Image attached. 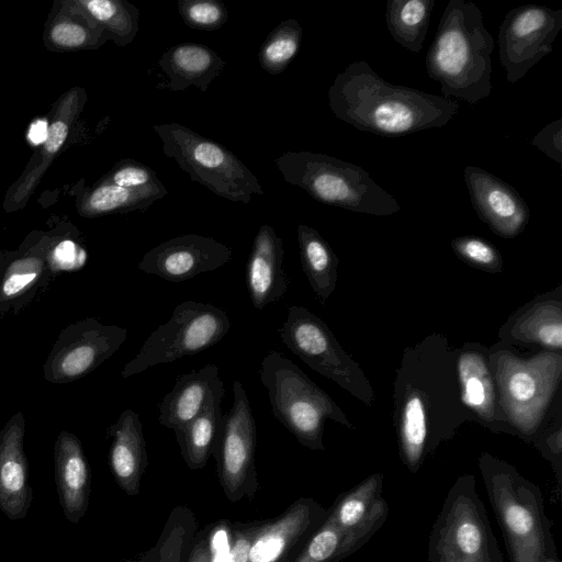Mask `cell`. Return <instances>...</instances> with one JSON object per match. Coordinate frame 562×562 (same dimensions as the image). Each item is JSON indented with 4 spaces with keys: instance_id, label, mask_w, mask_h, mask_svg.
Instances as JSON below:
<instances>
[{
    "instance_id": "cell-10",
    "label": "cell",
    "mask_w": 562,
    "mask_h": 562,
    "mask_svg": "<svg viewBox=\"0 0 562 562\" xmlns=\"http://www.w3.org/2000/svg\"><path fill=\"white\" fill-rule=\"evenodd\" d=\"M561 29V9L525 4L506 13L498 31V56L508 82H517L552 53Z\"/></svg>"
},
{
    "instance_id": "cell-19",
    "label": "cell",
    "mask_w": 562,
    "mask_h": 562,
    "mask_svg": "<svg viewBox=\"0 0 562 562\" xmlns=\"http://www.w3.org/2000/svg\"><path fill=\"white\" fill-rule=\"evenodd\" d=\"M279 335L282 342L311 368L330 378L339 376L337 345L325 324L310 311L289 306Z\"/></svg>"
},
{
    "instance_id": "cell-4",
    "label": "cell",
    "mask_w": 562,
    "mask_h": 562,
    "mask_svg": "<svg viewBox=\"0 0 562 562\" xmlns=\"http://www.w3.org/2000/svg\"><path fill=\"white\" fill-rule=\"evenodd\" d=\"M274 162L286 182L323 204L378 216L401 210L394 196L351 162L307 150L285 151Z\"/></svg>"
},
{
    "instance_id": "cell-14",
    "label": "cell",
    "mask_w": 562,
    "mask_h": 562,
    "mask_svg": "<svg viewBox=\"0 0 562 562\" xmlns=\"http://www.w3.org/2000/svg\"><path fill=\"white\" fill-rule=\"evenodd\" d=\"M47 236L32 232L16 250L0 254V314H19L54 278L46 259Z\"/></svg>"
},
{
    "instance_id": "cell-28",
    "label": "cell",
    "mask_w": 562,
    "mask_h": 562,
    "mask_svg": "<svg viewBox=\"0 0 562 562\" xmlns=\"http://www.w3.org/2000/svg\"><path fill=\"white\" fill-rule=\"evenodd\" d=\"M435 3V0H389L385 21L392 38L411 53H419Z\"/></svg>"
},
{
    "instance_id": "cell-9",
    "label": "cell",
    "mask_w": 562,
    "mask_h": 562,
    "mask_svg": "<svg viewBox=\"0 0 562 562\" xmlns=\"http://www.w3.org/2000/svg\"><path fill=\"white\" fill-rule=\"evenodd\" d=\"M127 338V329L104 325L94 317L66 326L43 364L44 379L53 384L75 382L91 373Z\"/></svg>"
},
{
    "instance_id": "cell-16",
    "label": "cell",
    "mask_w": 562,
    "mask_h": 562,
    "mask_svg": "<svg viewBox=\"0 0 562 562\" xmlns=\"http://www.w3.org/2000/svg\"><path fill=\"white\" fill-rule=\"evenodd\" d=\"M463 175L473 209L493 232L514 237L526 227L530 211L515 188L476 166L465 167Z\"/></svg>"
},
{
    "instance_id": "cell-34",
    "label": "cell",
    "mask_w": 562,
    "mask_h": 562,
    "mask_svg": "<svg viewBox=\"0 0 562 562\" xmlns=\"http://www.w3.org/2000/svg\"><path fill=\"white\" fill-rule=\"evenodd\" d=\"M46 259L53 277L64 272H77L85 268L88 251L77 236L66 233H46Z\"/></svg>"
},
{
    "instance_id": "cell-31",
    "label": "cell",
    "mask_w": 562,
    "mask_h": 562,
    "mask_svg": "<svg viewBox=\"0 0 562 562\" xmlns=\"http://www.w3.org/2000/svg\"><path fill=\"white\" fill-rule=\"evenodd\" d=\"M303 29L295 19L279 23L262 43L258 57L261 68L271 75L283 72L296 56Z\"/></svg>"
},
{
    "instance_id": "cell-15",
    "label": "cell",
    "mask_w": 562,
    "mask_h": 562,
    "mask_svg": "<svg viewBox=\"0 0 562 562\" xmlns=\"http://www.w3.org/2000/svg\"><path fill=\"white\" fill-rule=\"evenodd\" d=\"M327 509L312 498H300L273 520L259 522L247 562H288L296 557L322 525Z\"/></svg>"
},
{
    "instance_id": "cell-6",
    "label": "cell",
    "mask_w": 562,
    "mask_h": 562,
    "mask_svg": "<svg viewBox=\"0 0 562 562\" xmlns=\"http://www.w3.org/2000/svg\"><path fill=\"white\" fill-rule=\"evenodd\" d=\"M153 130L161 140L162 153L214 194L243 203H249L252 194H263L257 177L222 144L176 122L156 124Z\"/></svg>"
},
{
    "instance_id": "cell-24",
    "label": "cell",
    "mask_w": 562,
    "mask_h": 562,
    "mask_svg": "<svg viewBox=\"0 0 562 562\" xmlns=\"http://www.w3.org/2000/svg\"><path fill=\"white\" fill-rule=\"evenodd\" d=\"M108 37L104 30L80 11L72 0H55L44 24L43 43L53 53L98 49Z\"/></svg>"
},
{
    "instance_id": "cell-43",
    "label": "cell",
    "mask_w": 562,
    "mask_h": 562,
    "mask_svg": "<svg viewBox=\"0 0 562 562\" xmlns=\"http://www.w3.org/2000/svg\"><path fill=\"white\" fill-rule=\"evenodd\" d=\"M542 562H561V561L558 558V554H554V555H550V557L543 559Z\"/></svg>"
},
{
    "instance_id": "cell-11",
    "label": "cell",
    "mask_w": 562,
    "mask_h": 562,
    "mask_svg": "<svg viewBox=\"0 0 562 562\" xmlns=\"http://www.w3.org/2000/svg\"><path fill=\"white\" fill-rule=\"evenodd\" d=\"M256 423L241 382H233V405L214 456L225 495L236 502L256 486Z\"/></svg>"
},
{
    "instance_id": "cell-37",
    "label": "cell",
    "mask_w": 562,
    "mask_h": 562,
    "mask_svg": "<svg viewBox=\"0 0 562 562\" xmlns=\"http://www.w3.org/2000/svg\"><path fill=\"white\" fill-rule=\"evenodd\" d=\"M452 246L460 256L479 266H494L499 259L495 248L479 237H460L452 241Z\"/></svg>"
},
{
    "instance_id": "cell-29",
    "label": "cell",
    "mask_w": 562,
    "mask_h": 562,
    "mask_svg": "<svg viewBox=\"0 0 562 562\" xmlns=\"http://www.w3.org/2000/svg\"><path fill=\"white\" fill-rule=\"evenodd\" d=\"M297 240L303 270L316 294L325 300L334 288L337 258L313 227L300 224Z\"/></svg>"
},
{
    "instance_id": "cell-36",
    "label": "cell",
    "mask_w": 562,
    "mask_h": 562,
    "mask_svg": "<svg viewBox=\"0 0 562 562\" xmlns=\"http://www.w3.org/2000/svg\"><path fill=\"white\" fill-rule=\"evenodd\" d=\"M127 189H139L160 181L148 166L131 158H124L99 180Z\"/></svg>"
},
{
    "instance_id": "cell-5",
    "label": "cell",
    "mask_w": 562,
    "mask_h": 562,
    "mask_svg": "<svg viewBox=\"0 0 562 562\" xmlns=\"http://www.w3.org/2000/svg\"><path fill=\"white\" fill-rule=\"evenodd\" d=\"M428 562H504L472 475L450 487L429 533Z\"/></svg>"
},
{
    "instance_id": "cell-3",
    "label": "cell",
    "mask_w": 562,
    "mask_h": 562,
    "mask_svg": "<svg viewBox=\"0 0 562 562\" xmlns=\"http://www.w3.org/2000/svg\"><path fill=\"white\" fill-rule=\"evenodd\" d=\"M480 469L510 562H542L558 554L540 488L490 457L482 458Z\"/></svg>"
},
{
    "instance_id": "cell-20",
    "label": "cell",
    "mask_w": 562,
    "mask_h": 562,
    "mask_svg": "<svg viewBox=\"0 0 562 562\" xmlns=\"http://www.w3.org/2000/svg\"><path fill=\"white\" fill-rule=\"evenodd\" d=\"M55 481L66 519L78 524L89 506L91 471L79 438L61 430L54 443Z\"/></svg>"
},
{
    "instance_id": "cell-2",
    "label": "cell",
    "mask_w": 562,
    "mask_h": 562,
    "mask_svg": "<svg viewBox=\"0 0 562 562\" xmlns=\"http://www.w3.org/2000/svg\"><path fill=\"white\" fill-rule=\"evenodd\" d=\"M494 38L479 7L450 0L426 55L429 78L440 83L441 97L474 105L492 92Z\"/></svg>"
},
{
    "instance_id": "cell-40",
    "label": "cell",
    "mask_w": 562,
    "mask_h": 562,
    "mask_svg": "<svg viewBox=\"0 0 562 562\" xmlns=\"http://www.w3.org/2000/svg\"><path fill=\"white\" fill-rule=\"evenodd\" d=\"M257 526L232 527L229 562H247Z\"/></svg>"
},
{
    "instance_id": "cell-42",
    "label": "cell",
    "mask_w": 562,
    "mask_h": 562,
    "mask_svg": "<svg viewBox=\"0 0 562 562\" xmlns=\"http://www.w3.org/2000/svg\"><path fill=\"white\" fill-rule=\"evenodd\" d=\"M539 338L543 344L550 347L560 348L562 340V328L560 322L541 327Z\"/></svg>"
},
{
    "instance_id": "cell-23",
    "label": "cell",
    "mask_w": 562,
    "mask_h": 562,
    "mask_svg": "<svg viewBox=\"0 0 562 562\" xmlns=\"http://www.w3.org/2000/svg\"><path fill=\"white\" fill-rule=\"evenodd\" d=\"M112 438L109 463L119 486L128 495L139 491L140 479L147 465L146 442L139 416L127 408L109 428Z\"/></svg>"
},
{
    "instance_id": "cell-18",
    "label": "cell",
    "mask_w": 562,
    "mask_h": 562,
    "mask_svg": "<svg viewBox=\"0 0 562 562\" xmlns=\"http://www.w3.org/2000/svg\"><path fill=\"white\" fill-rule=\"evenodd\" d=\"M25 417L18 412L0 430V509L11 520L26 516L33 501L24 451Z\"/></svg>"
},
{
    "instance_id": "cell-8",
    "label": "cell",
    "mask_w": 562,
    "mask_h": 562,
    "mask_svg": "<svg viewBox=\"0 0 562 562\" xmlns=\"http://www.w3.org/2000/svg\"><path fill=\"white\" fill-rule=\"evenodd\" d=\"M229 328L225 311L209 303L182 302L167 323L151 331L121 375L130 378L150 367L199 353L221 341Z\"/></svg>"
},
{
    "instance_id": "cell-27",
    "label": "cell",
    "mask_w": 562,
    "mask_h": 562,
    "mask_svg": "<svg viewBox=\"0 0 562 562\" xmlns=\"http://www.w3.org/2000/svg\"><path fill=\"white\" fill-rule=\"evenodd\" d=\"M224 395L225 392L218 393L193 420L175 432L182 457L192 470L203 468L217 448L225 424L221 411Z\"/></svg>"
},
{
    "instance_id": "cell-1",
    "label": "cell",
    "mask_w": 562,
    "mask_h": 562,
    "mask_svg": "<svg viewBox=\"0 0 562 562\" xmlns=\"http://www.w3.org/2000/svg\"><path fill=\"white\" fill-rule=\"evenodd\" d=\"M328 102L337 119L384 137L442 127L459 111L457 100L392 85L364 60L350 63L335 77Z\"/></svg>"
},
{
    "instance_id": "cell-32",
    "label": "cell",
    "mask_w": 562,
    "mask_h": 562,
    "mask_svg": "<svg viewBox=\"0 0 562 562\" xmlns=\"http://www.w3.org/2000/svg\"><path fill=\"white\" fill-rule=\"evenodd\" d=\"M353 552L347 536L327 514L293 562H338Z\"/></svg>"
},
{
    "instance_id": "cell-30",
    "label": "cell",
    "mask_w": 562,
    "mask_h": 562,
    "mask_svg": "<svg viewBox=\"0 0 562 562\" xmlns=\"http://www.w3.org/2000/svg\"><path fill=\"white\" fill-rule=\"evenodd\" d=\"M72 3L98 23L108 41L119 46L133 42L138 32V9L125 0H72Z\"/></svg>"
},
{
    "instance_id": "cell-26",
    "label": "cell",
    "mask_w": 562,
    "mask_h": 562,
    "mask_svg": "<svg viewBox=\"0 0 562 562\" xmlns=\"http://www.w3.org/2000/svg\"><path fill=\"white\" fill-rule=\"evenodd\" d=\"M167 193L161 181L139 189L98 181L79 194L76 206L79 215L87 218L133 211L144 212Z\"/></svg>"
},
{
    "instance_id": "cell-12",
    "label": "cell",
    "mask_w": 562,
    "mask_h": 562,
    "mask_svg": "<svg viewBox=\"0 0 562 562\" xmlns=\"http://www.w3.org/2000/svg\"><path fill=\"white\" fill-rule=\"evenodd\" d=\"M87 100L82 87H72L55 101L40 148L34 151L21 176L5 192L3 210L7 213L20 211L27 204L47 169L68 140L71 127L80 116Z\"/></svg>"
},
{
    "instance_id": "cell-25",
    "label": "cell",
    "mask_w": 562,
    "mask_h": 562,
    "mask_svg": "<svg viewBox=\"0 0 562 562\" xmlns=\"http://www.w3.org/2000/svg\"><path fill=\"white\" fill-rule=\"evenodd\" d=\"M168 77L165 85L171 91H182L194 86L200 91L217 78L225 61L210 47L196 43H182L170 47L158 60Z\"/></svg>"
},
{
    "instance_id": "cell-38",
    "label": "cell",
    "mask_w": 562,
    "mask_h": 562,
    "mask_svg": "<svg viewBox=\"0 0 562 562\" xmlns=\"http://www.w3.org/2000/svg\"><path fill=\"white\" fill-rule=\"evenodd\" d=\"M531 144L544 153L549 158L562 164V120L558 119L540 130Z\"/></svg>"
},
{
    "instance_id": "cell-22",
    "label": "cell",
    "mask_w": 562,
    "mask_h": 562,
    "mask_svg": "<svg viewBox=\"0 0 562 562\" xmlns=\"http://www.w3.org/2000/svg\"><path fill=\"white\" fill-rule=\"evenodd\" d=\"M221 392L224 382L215 364L182 374L159 405V422L175 432L193 420Z\"/></svg>"
},
{
    "instance_id": "cell-21",
    "label": "cell",
    "mask_w": 562,
    "mask_h": 562,
    "mask_svg": "<svg viewBox=\"0 0 562 562\" xmlns=\"http://www.w3.org/2000/svg\"><path fill=\"white\" fill-rule=\"evenodd\" d=\"M282 239L268 224L256 234L246 265V283L255 308L279 301L288 290V278L282 267Z\"/></svg>"
},
{
    "instance_id": "cell-17",
    "label": "cell",
    "mask_w": 562,
    "mask_h": 562,
    "mask_svg": "<svg viewBox=\"0 0 562 562\" xmlns=\"http://www.w3.org/2000/svg\"><path fill=\"white\" fill-rule=\"evenodd\" d=\"M382 474H372L340 494L327 509L328 516L347 536L355 551L367 543L387 518L389 506L382 495Z\"/></svg>"
},
{
    "instance_id": "cell-33",
    "label": "cell",
    "mask_w": 562,
    "mask_h": 562,
    "mask_svg": "<svg viewBox=\"0 0 562 562\" xmlns=\"http://www.w3.org/2000/svg\"><path fill=\"white\" fill-rule=\"evenodd\" d=\"M427 437L426 416L423 402L412 396L405 404L402 424V451L405 464L416 473L423 462Z\"/></svg>"
},
{
    "instance_id": "cell-13",
    "label": "cell",
    "mask_w": 562,
    "mask_h": 562,
    "mask_svg": "<svg viewBox=\"0 0 562 562\" xmlns=\"http://www.w3.org/2000/svg\"><path fill=\"white\" fill-rule=\"evenodd\" d=\"M233 257L231 247L209 236L186 234L160 243L147 251L138 269L167 281L182 282L213 271Z\"/></svg>"
},
{
    "instance_id": "cell-7",
    "label": "cell",
    "mask_w": 562,
    "mask_h": 562,
    "mask_svg": "<svg viewBox=\"0 0 562 562\" xmlns=\"http://www.w3.org/2000/svg\"><path fill=\"white\" fill-rule=\"evenodd\" d=\"M259 376L274 417L301 445L323 450V420L336 416L330 400L293 361L278 351L265 356Z\"/></svg>"
},
{
    "instance_id": "cell-41",
    "label": "cell",
    "mask_w": 562,
    "mask_h": 562,
    "mask_svg": "<svg viewBox=\"0 0 562 562\" xmlns=\"http://www.w3.org/2000/svg\"><path fill=\"white\" fill-rule=\"evenodd\" d=\"M508 391L517 401H528L536 392V381L528 372H516L508 381Z\"/></svg>"
},
{
    "instance_id": "cell-35",
    "label": "cell",
    "mask_w": 562,
    "mask_h": 562,
    "mask_svg": "<svg viewBox=\"0 0 562 562\" xmlns=\"http://www.w3.org/2000/svg\"><path fill=\"white\" fill-rule=\"evenodd\" d=\"M178 11L186 25L194 30L215 31L228 19L226 5L217 0H179Z\"/></svg>"
},
{
    "instance_id": "cell-39",
    "label": "cell",
    "mask_w": 562,
    "mask_h": 562,
    "mask_svg": "<svg viewBox=\"0 0 562 562\" xmlns=\"http://www.w3.org/2000/svg\"><path fill=\"white\" fill-rule=\"evenodd\" d=\"M461 376L467 403L475 408L484 407L488 403L491 395L484 375L482 373H469L461 366Z\"/></svg>"
}]
</instances>
